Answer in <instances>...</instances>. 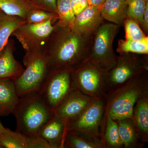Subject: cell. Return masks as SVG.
<instances>
[{
  "instance_id": "cell-28",
  "label": "cell",
  "mask_w": 148,
  "mask_h": 148,
  "mask_svg": "<svg viewBox=\"0 0 148 148\" xmlns=\"http://www.w3.org/2000/svg\"><path fill=\"white\" fill-rule=\"evenodd\" d=\"M58 19V14L41 9L34 10L27 14L25 21L27 24L42 23L49 20L57 22Z\"/></svg>"
},
{
  "instance_id": "cell-23",
  "label": "cell",
  "mask_w": 148,
  "mask_h": 148,
  "mask_svg": "<svg viewBox=\"0 0 148 148\" xmlns=\"http://www.w3.org/2000/svg\"><path fill=\"white\" fill-rule=\"evenodd\" d=\"M0 144L4 148H27V136L5 128L0 132Z\"/></svg>"
},
{
  "instance_id": "cell-7",
  "label": "cell",
  "mask_w": 148,
  "mask_h": 148,
  "mask_svg": "<svg viewBox=\"0 0 148 148\" xmlns=\"http://www.w3.org/2000/svg\"><path fill=\"white\" fill-rule=\"evenodd\" d=\"M106 119L105 98L92 99L84 112L76 119L69 123L67 130L78 131L94 139L101 140L103 143Z\"/></svg>"
},
{
  "instance_id": "cell-36",
  "label": "cell",
  "mask_w": 148,
  "mask_h": 148,
  "mask_svg": "<svg viewBox=\"0 0 148 148\" xmlns=\"http://www.w3.org/2000/svg\"><path fill=\"white\" fill-rule=\"evenodd\" d=\"M125 1H126V0H125Z\"/></svg>"
},
{
  "instance_id": "cell-20",
  "label": "cell",
  "mask_w": 148,
  "mask_h": 148,
  "mask_svg": "<svg viewBox=\"0 0 148 148\" xmlns=\"http://www.w3.org/2000/svg\"><path fill=\"white\" fill-rule=\"evenodd\" d=\"M25 23L21 17L6 14L0 9V56L12 33Z\"/></svg>"
},
{
  "instance_id": "cell-16",
  "label": "cell",
  "mask_w": 148,
  "mask_h": 148,
  "mask_svg": "<svg viewBox=\"0 0 148 148\" xmlns=\"http://www.w3.org/2000/svg\"><path fill=\"white\" fill-rule=\"evenodd\" d=\"M140 141L148 142V95L140 98L135 104L131 118Z\"/></svg>"
},
{
  "instance_id": "cell-4",
  "label": "cell",
  "mask_w": 148,
  "mask_h": 148,
  "mask_svg": "<svg viewBox=\"0 0 148 148\" xmlns=\"http://www.w3.org/2000/svg\"><path fill=\"white\" fill-rule=\"evenodd\" d=\"M120 27L104 21L92 36L87 61L103 73L116 64L118 56L114 51L113 43Z\"/></svg>"
},
{
  "instance_id": "cell-2",
  "label": "cell",
  "mask_w": 148,
  "mask_h": 148,
  "mask_svg": "<svg viewBox=\"0 0 148 148\" xmlns=\"http://www.w3.org/2000/svg\"><path fill=\"white\" fill-rule=\"evenodd\" d=\"M148 95V70L143 71L119 87L106 93V114L116 121L130 118L135 104Z\"/></svg>"
},
{
  "instance_id": "cell-26",
  "label": "cell",
  "mask_w": 148,
  "mask_h": 148,
  "mask_svg": "<svg viewBox=\"0 0 148 148\" xmlns=\"http://www.w3.org/2000/svg\"><path fill=\"white\" fill-rule=\"evenodd\" d=\"M125 39L138 41H148V36L143 32L140 25L133 18L127 16L123 21Z\"/></svg>"
},
{
  "instance_id": "cell-17",
  "label": "cell",
  "mask_w": 148,
  "mask_h": 148,
  "mask_svg": "<svg viewBox=\"0 0 148 148\" xmlns=\"http://www.w3.org/2000/svg\"><path fill=\"white\" fill-rule=\"evenodd\" d=\"M127 10L125 0H106L100 11L104 20L121 26L127 16Z\"/></svg>"
},
{
  "instance_id": "cell-19",
  "label": "cell",
  "mask_w": 148,
  "mask_h": 148,
  "mask_svg": "<svg viewBox=\"0 0 148 148\" xmlns=\"http://www.w3.org/2000/svg\"><path fill=\"white\" fill-rule=\"evenodd\" d=\"M64 147V148H106L103 141L71 130H67Z\"/></svg>"
},
{
  "instance_id": "cell-18",
  "label": "cell",
  "mask_w": 148,
  "mask_h": 148,
  "mask_svg": "<svg viewBox=\"0 0 148 148\" xmlns=\"http://www.w3.org/2000/svg\"><path fill=\"white\" fill-rule=\"evenodd\" d=\"M120 138L124 148H143L142 143L135 130L132 118H127L117 121Z\"/></svg>"
},
{
  "instance_id": "cell-32",
  "label": "cell",
  "mask_w": 148,
  "mask_h": 148,
  "mask_svg": "<svg viewBox=\"0 0 148 148\" xmlns=\"http://www.w3.org/2000/svg\"><path fill=\"white\" fill-rule=\"evenodd\" d=\"M140 27L147 36L148 34V4L146 6Z\"/></svg>"
},
{
  "instance_id": "cell-29",
  "label": "cell",
  "mask_w": 148,
  "mask_h": 148,
  "mask_svg": "<svg viewBox=\"0 0 148 148\" xmlns=\"http://www.w3.org/2000/svg\"><path fill=\"white\" fill-rule=\"evenodd\" d=\"M32 3L39 9L57 14V0H30Z\"/></svg>"
},
{
  "instance_id": "cell-3",
  "label": "cell",
  "mask_w": 148,
  "mask_h": 148,
  "mask_svg": "<svg viewBox=\"0 0 148 148\" xmlns=\"http://www.w3.org/2000/svg\"><path fill=\"white\" fill-rule=\"evenodd\" d=\"M53 114L40 92L21 96L12 113L16 119V131L27 137L37 136Z\"/></svg>"
},
{
  "instance_id": "cell-1",
  "label": "cell",
  "mask_w": 148,
  "mask_h": 148,
  "mask_svg": "<svg viewBox=\"0 0 148 148\" xmlns=\"http://www.w3.org/2000/svg\"><path fill=\"white\" fill-rule=\"evenodd\" d=\"M43 49L49 72L74 71L88 60L92 38L54 24Z\"/></svg>"
},
{
  "instance_id": "cell-9",
  "label": "cell",
  "mask_w": 148,
  "mask_h": 148,
  "mask_svg": "<svg viewBox=\"0 0 148 148\" xmlns=\"http://www.w3.org/2000/svg\"><path fill=\"white\" fill-rule=\"evenodd\" d=\"M74 89L91 99L105 98L104 73L86 61L73 72Z\"/></svg>"
},
{
  "instance_id": "cell-24",
  "label": "cell",
  "mask_w": 148,
  "mask_h": 148,
  "mask_svg": "<svg viewBox=\"0 0 148 148\" xmlns=\"http://www.w3.org/2000/svg\"><path fill=\"white\" fill-rule=\"evenodd\" d=\"M56 11L58 19L56 25L72 29L75 16L71 6V0H57Z\"/></svg>"
},
{
  "instance_id": "cell-11",
  "label": "cell",
  "mask_w": 148,
  "mask_h": 148,
  "mask_svg": "<svg viewBox=\"0 0 148 148\" xmlns=\"http://www.w3.org/2000/svg\"><path fill=\"white\" fill-rule=\"evenodd\" d=\"M92 99L74 89L53 111L68 125L84 112Z\"/></svg>"
},
{
  "instance_id": "cell-5",
  "label": "cell",
  "mask_w": 148,
  "mask_h": 148,
  "mask_svg": "<svg viewBox=\"0 0 148 148\" xmlns=\"http://www.w3.org/2000/svg\"><path fill=\"white\" fill-rule=\"evenodd\" d=\"M23 61L25 69L21 75L14 81L19 97L39 92L49 73L43 51L26 52Z\"/></svg>"
},
{
  "instance_id": "cell-12",
  "label": "cell",
  "mask_w": 148,
  "mask_h": 148,
  "mask_svg": "<svg viewBox=\"0 0 148 148\" xmlns=\"http://www.w3.org/2000/svg\"><path fill=\"white\" fill-rule=\"evenodd\" d=\"M98 9L88 6L75 16L72 31L86 36H92L104 21Z\"/></svg>"
},
{
  "instance_id": "cell-10",
  "label": "cell",
  "mask_w": 148,
  "mask_h": 148,
  "mask_svg": "<svg viewBox=\"0 0 148 148\" xmlns=\"http://www.w3.org/2000/svg\"><path fill=\"white\" fill-rule=\"evenodd\" d=\"M53 20L35 24L25 23L12 33L26 52L43 51L47 41L54 29Z\"/></svg>"
},
{
  "instance_id": "cell-6",
  "label": "cell",
  "mask_w": 148,
  "mask_h": 148,
  "mask_svg": "<svg viewBox=\"0 0 148 148\" xmlns=\"http://www.w3.org/2000/svg\"><path fill=\"white\" fill-rule=\"evenodd\" d=\"M145 70H148V54H119L116 65L104 73L106 95Z\"/></svg>"
},
{
  "instance_id": "cell-22",
  "label": "cell",
  "mask_w": 148,
  "mask_h": 148,
  "mask_svg": "<svg viewBox=\"0 0 148 148\" xmlns=\"http://www.w3.org/2000/svg\"><path fill=\"white\" fill-rule=\"evenodd\" d=\"M106 114V122L103 133V141L106 148H123L116 121Z\"/></svg>"
},
{
  "instance_id": "cell-8",
  "label": "cell",
  "mask_w": 148,
  "mask_h": 148,
  "mask_svg": "<svg viewBox=\"0 0 148 148\" xmlns=\"http://www.w3.org/2000/svg\"><path fill=\"white\" fill-rule=\"evenodd\" d=\"M73 72H49L40 91L47 106L53 111L74 89Z\"/></svg>"
},
{
  "instance_id": "cell-13",
  "label": "cell",
  "mask_w": 148,
  "mask_h": 148,
  "mask_svg": "<svg viewBox=\"0 0 148 148\" xmlns=\"http://www.w3.org/2000/svg\"><path fill=\"white\" fill-rule=\"evenodd\" d=\"M67 124L64 120L55 114L40 130L38 136L43 138L52 148H64Z\"/></svg>"
},
{
  "instance_id": "cell-21",
  "label": "cell",
  "mask_w": 148,
  "mask_h": 148,
  "mask_svg": "<svg viewBox=\"0 0 148 148\" xmlns=\"http://www.w3.org/2000/svg\"><path fill=\"white\" fill-rule=\"evenodd\" d=\"M0 9L6 14L18 16L25 21L29 12L39 9L30 0H0Z\"/></svg>"
},
{
  "instance_id": "cell-15",
  "label": "cell",
  "mask_w": 148,
  "mask_h": 148,
  "mask_svg": "<svg viewBox=\"0 0 148 148\" xmlns=\"http://www.w3.org/2000/svg\"><path fill=\"white\" fill-rule=\"evenodd\" d=\"M19 99L13 80L0 79V116L12 114Z\"/></svg>"
},
{
  "instance_id": "cell-34",
  "label": "cell",
  "mask_w": 148,
  "mask_h": 148,
  "mask_svg": "<svg viewBox=\"0 0 148 148\" xmlns=\"http://www.w3.org/2000/svg\"><path fill=\"white\" fill-rule=\"evenodd\" d=\"M5 127H4L3 125L2 124L1 122L0 121V132H2L5 129Z\"/></svg>"
},
{
  "instance_id": "cell-25",
  "label": "cell",
  "mask_w": 148,
  "mask_h": 148,
  "mask_svg": "<svg viewBox=\"0 0 148 148\" xmlns=\"http://www.w3.org/2000/svg\"><path fill=\"white\" fill-rule=\"evenodd\" d=\"M116 51L119 54L125 53L148 54V41L119 39L118 42Z\"/></svg>"
},
{
  "instance_id": "cell-30",
  "label": "cell",
  "mask_w": 148,
  "mask_h": 148,
  "mask_svg": "<svg viewBox=\"0 0 148 148\" xmlns=\"http://www.w3.org/2000/svg\"><path fill=\"white\" fill-rule=\"evenodd\" d=\"M27 138V148H52L45 140L38 135Z\"/></svg>"
},
{
  "instance_id": "cell-33",
  "label": "cell",
  "mask_w": 148,
  "mask_h": 148,
  "mask_svg": "<svg viewBox=\"0 0 148 148\" xmlns=\"http://www.w3.org/2000/svg\"><path fill=\"white\" fill-rule=\"evenodd\" d=\"M106 0H87L89 6L94 7L101 10Z\"/></svg>"
},
{
  "instance_id": "cell-35",
  "label": "cell",
  "mask_w": 148,
  "mask_h": 148,
  "mask_svg": "<svg viewBox=\"0 0 148 148\" xmlns=\"http://www.w3.org/2000/svg\"><path fill=\"white\" fill-rule=\"evenodd\" d=\"M0 148H4L3 147V146L1 145V144H0Z\"/></svg>"
},
{
  "instance_id": "cell-31",
  "label": "cell",
  "mask_w": 148,
  "mask_h": 148,
  "mask_svg": "<svg viewBox=\"0 0 148 148\" xmlns=\"http://www.w3.org/2000/svg\"><path fill=\"white\" fill-rule=\"evenodd\" d=\"M71 5L75 16H77L88 7L87 0H71Z\"/></svg>"
},
{
  "instance_id": "cell-14",
  "label": "cell",
  "mask_w": 148,
  "mask_h": 148,
  "mask_svg": "<svg viewBox=\"0 0 148 148\" xmlns=\"http://www.w3.org/2000/svg\"><path fill=\"white\" fill-rule=\"evenodd\" d=\"M14 41L9 39L0 56V79L15 80L24 72L23 66L16 61L14 56L15 49Z\"/></svg>"
},
{
  "instance_id": "cell-27",
  "label": "cell",
  "mask_w": 148,
  "mask_h": 148,
  "mask_svg": "<svg viewBox=\"0 0 148 148\" xmlns=\"http://www.w3.org/2000/svg\"><path fill=\"white\" fill-rule=\"evenodd\" d=\"M127 4V16L133 18L141 25L148 0H126Z\"/></svg>"
}]
</instances>
